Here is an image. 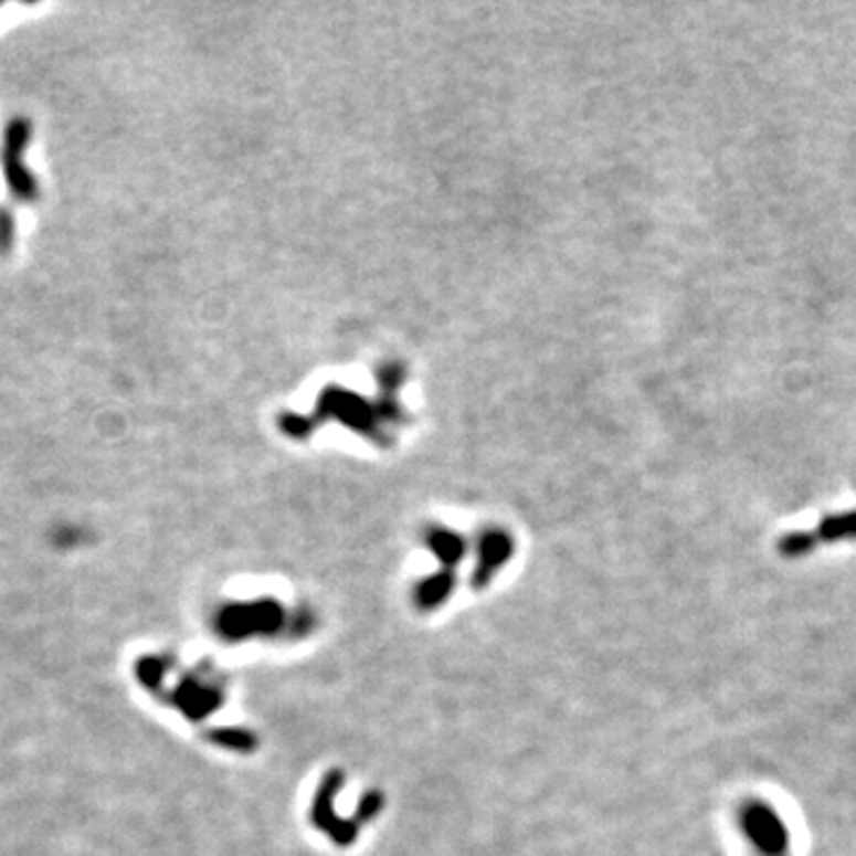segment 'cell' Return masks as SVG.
I'll return each mask as SVG.
<instances>
[{
	"mask_svg": "<svg viewBox=\"0 0 856 856\" xmlns=\"http://www.w3.org/2000/svg\"><path fill=\"white\" fill-rule=\"evenodd\" d=\"M740 828L747 839L764 856H785L790 847V833L785 821L769 804L750 802L740 812Z\"/></svg>",
	"mask_w": 856,
	"mask_h": 856,
	"instance_id": "6da1fadb",
	"label": "cell"
},
{
	"mask_svg": "<svg viewBox=\"0 0 856 856\" xmlns=\"http://www.w3.org/2000/svg\"><path fill=\"white\" fill-rule=\"evenodd\" d=\"M856 540V509L833 514L823 519L814 531H792L778 542V550L783 557H806L812 554L818 545Z\"/></svg>",
	"mask_w": 856,
	"mask_h": 856,
	"instance_id": "7a4b0ae2",
	"label": "cell"
}]
</instances>
